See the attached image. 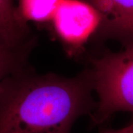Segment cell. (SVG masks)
I'll return each mask as SVG.
<instances>
[{
	"instance_id": "7",
	"label": "cell",
	"mask_w": 133,
	"mask_h": 133,
	"mask_svg": "<svg viewBox=\"0 0 133 133\" xmlns=\"http://www.w3.org/2000/svg\"><path fill=\"white\" fill-rule=\"evenodd\" d=\"M62 0H18L16 6L19 21L24 25L28 22H51Z\"/></svg>"
},
{
	"instance_id": "6",
	"label": "cell",
	"mask_w": 133,
	"mask_h": 133,
	"mask_svg": "<svg viewBox=\"0 0 133 133\" xmlns=\"http://www.w3.org/2000/svg\"><path fill=\"white\" fill-rule=\"evenodd\" d=\"M36 42V39L15 44L0 36V82L6 77L28 66L29 56Z\"/></svg>"
},
{
	"instance_id": "5",
	"label": "cell",
	"mask_w": 133,
	"mask_h": 133,
	"mask_svg": "<svg viewBox=\"0 0 133 133\" xmlns=\"http://www.w3.org/2000/svg\"><path fill=\"white\" fill-rule=\"evenodd\" d=\"M15 0H0V36L8 42L21 44L35 38L28 25L18 19Z\"/></svg>"
},
{
	"instance_id": "2",
	"label": "cell",
	"mask_w": 133,
	"mask_h": 133,
	"mask_svg": "<svg viewBox=\"0 0 133 133\" xmlns=\"http://www.w3.org/2000/svg\"><path fill=\"white\" fill-rule=\"evenodd\" d=\"M88 70L98 97L91 114L92 125L103 124L118 112L133 114V42L121 51L92 58Z\"/></svg>"
},
{
	"instance_id": "4",
	"label": "cell",
	"mask_w": 133,
	"mask_h": 133,
	"mask_svg": "<svg viewBox=\"0 0 133 133\" xmlns=\"http://www.w3.org/2000/svg\"><path fill=\"white\" fill-rule=\"evenodd\" d=\"M102 16L101 34L124 45L133 42V0H87Z\"/></svg>"
},
{
	"instance_id": "8",
	"label": "cell",
	"mask_w": 133,
	"mask_h": 133,
	"mask_svg": "<svg viewBox=\"0 0 133 133\" xmlns=\"http://www.w3.org/2000/svg\"><path fill=\"white\" fill-rule=\"evenodd\" d=\"M100 133H133V119L130 122V124L123 128L118 129H104L101 131Z\"/></svg>"
},
{
	"instance_id": "3",
	"label": "cell",
	"mask_w": 133,
	"mask_h": 133,
	"mask_svg": "<svg viewBox=\"0 0 133 133\" xmlns=\"http://www.w3.org/2000/svg\"><path fill=\"white\" fill-rule=\"evenodd\" d=\"M51 22L63 46L76 53L95 33L101 32L102 16L87 0H62Z\"/></svg>"
},
{
	"instance_id": "1",
	"label": "cell",
	"mask_w": 133,
	"mask_h": 133,
	"mask_svg": "<svg viewBox=\"0 0 133 133\" xmlns=\"http://www.w3.org/2000/svg\"><path fill=\"white\" fill-rule=\"evenodd\" d=\"M90 72L68 78L31 66L0 82V133H70L96 106Z\"/></svg>"
}]
</instances>
